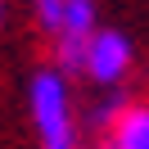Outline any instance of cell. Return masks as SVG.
<instances>
[{"mask_svg": "<svg viewBox=\"0 0 149 149\" xmlns=\"http://www.w3.org/2000/svg\"><path fill=\"white\" fill-rule=\"evenodd\" d=\"M27 118H32L36 149H81V118H77V104H72V81L54 63L32 72Z\"/></svg>", "mask_w": 149, "mask_h": 149, "instance_id": "cell-1", "label": "cell"}, {"mask_svg": "<svg viewBox=\"0 0 149 149\" xmlns=\"http://www.w3.org/2000/svg\"><path fill=\"white\" fill-rule=\"evenodd\" d=\"M136 68V45L122 27H95V36L86 41L81 54V77H91L104 91H118Z\"/></svg>", "mask_w": 149, "mask_h": 149, "instance_id": "cell-2", "label": "cell"}, {"mask_svg": "<svg viewBox=\"0 0 149 149\" xmlns=\"http://www.w3.org/2000/svg\"><path fill=\"white\" fill-rule=\"evenodd\" d=\"M95 0H68L63 5V23H59V36H54V68L72 81L81 72V54H86V41L95 36Z\"/></svg>", "mask_w": 149, "mask_h": 149, "instance_id": "cell-3", "label": "cell"}, {"mask_svg": "<svg viewBox=\"0 0 149 149\" xmlns=\"http://www.w3.org/2000/svg\"><path fill=\"white\" fill-rule=\"evenodd\" d=\"M104 149H149V104H122Z\"/></svg>", "mask_w": 149, "mask_h": 149, "instance_id": "cell-4", "label": "cell"}, {"mask_svg": "<svg viewBox=\"0 0 149 149\" xmlns=\"http://www.w3.org/2000/svg\"><path fill=\"white\" fill-rule=\"evenodd\" d=\"M5 23H9V0H0V32H5Z\"/></svg>", "mask_w": 149, "mask_h": 149, "instance_id": "cell-5", "label": "cell"}]
</instances>
